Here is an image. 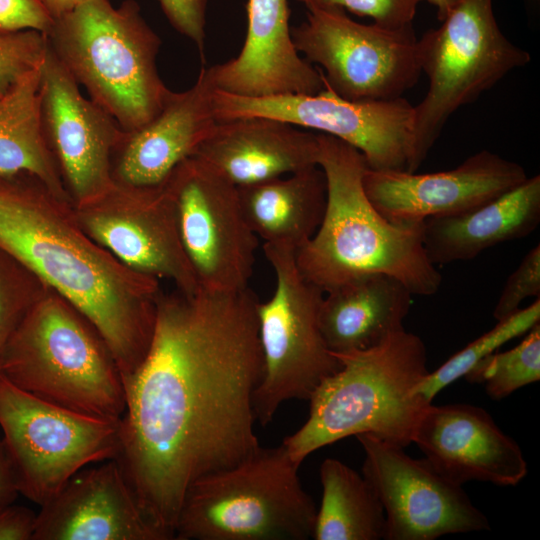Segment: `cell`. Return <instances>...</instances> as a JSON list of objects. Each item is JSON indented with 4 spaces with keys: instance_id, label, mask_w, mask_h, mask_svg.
<instances>
[{
    "instance_id": "e0dca14e",
    "label": "cell",
    "mask_w": 540,
    "mask_h": 540,
    "mask_svg": "<svg viewBox=\"0 0 540 540\" xmlns=\"http://www.w3.org/2000/svg\"><path fill=\"white\" fill-rule=\"evenodd\" d=\"M527 178L520 164L482 150L447 171L418 174L367 168L363 186L386 219L408 223L472 210Z\"/></svg>"
},
{
    "instance_id": "3957f363",
    "label": "cell",
    "mask_w": 540,
    "mask_h": 540,
    "mask_svg": "<svg viewBox=\"0 0 540 540\" xmlns=\"http://www.w3.org/2000/svg\"><path fill=\"white\" fill-rule=\"evenodd\" d=\"M317 137L326 207L317 231L296 252L300 272L324 293L359 276L386 274L412 295H434L442 276L424 248V221L386 219L365 193L363 154L333 136Z\"/></svg>"
},
{
    "instance_id": "5b68a950",
    "label": "cell",
    "mask_w": 540,
    "mask_h": 540,
    "mask_svg": "<svg viewBox=\"0 0 540 540\" xmlns=\"http://www.w3.org/2000/svg\"><path fill=\"white\" fill-rule=\"evenodd\" d=\"M45 35L64 68L125 132L163 107L171 90L157 68L161 40L135 0L117 8L110 0H86L53 20Z\"/></svg>"
},
{
    "instance_id": "83f0119b",
    "label": "cell",
    "mask_w": 540,
    "mask_h": 540,
    "mask_svg": "<svg viewBox=\"0 0 540 540\" xmlns=\"http://www.w3.org/2000/svg\"><path fill=\"white\" fill-rule=\"evenodd\" d=\"M539 320L540 298H536L528 307L497 321L491 330L456 352L436 370L428 372L415 386L414 393L432 403L443 388L465 376L480 360L506 342L528 332Z\"/></svg>"
},
{
    "instance_id": "603a6c76",
    "label": "cell",
    "mask_w": 540,
    "mask_h": 540,
    "mask_svg": "<svg viewBox=\"0 0 540 540\" xmlns=\"http://www.w3.org/2000/svg\"><path fill=\"white\" fill-rule=\"evenodd\" d=\"M540 222V176L463 213L424 221L423 244L432 264L470 260L500 243L531 234Z\"/></svg>"
},
{
    "instance_id": "277c9868",
    "label": "cell",
    "mask_w": 540,
    "mask_h": 540,
    "mask_svg": "<svg viewBox=\"0 0 540 540\" xmlns=\"http://www.w3.org/2000/svg\"><path fill=\"white\" fill-rule=\"evenodd\" d=\"M333 354L340 368L316 388L307 420L282 442L291 458L301 465L314 451L362 433L406 448L431 404L414 393L429 372L421 338L404 329L375 348Z\"/></svg>"
},
{
    "instance_id": "30bf717a",
    "label": "cell",
    "mask_w": 540,
    "mask_h": 540,
    "mask_svg": "<svg viewBox=\"0 0 540 540\" xmlns=\"http://www.w3.org/2000/svg\"><path fill=\"white\" fill-rule=\"evenodd\" d=\"M120 420L78 413L37 398L0 374V427L19 494L39 506L81 469L115 459Z\"/></svg>"
},
{
    "instance_id": "d590c367",
    "label": "cell",
    "mask_w": 540,
    "mask_h": 540,
    "mask_svg": "<svg viewBox=\"0 0 540 540\" xmlns=\"http://www.w3.org/2000/svg\"><path fill=\"white\" fill-rule=\"evenodd\" d=\"M37 512L13 503L0 509V540H32Z\"/></svg>"
},
{
    "instance_id": "9a60e30c",
    "label": "cell",
    "mask_w": 540,
    "mask_h": 540,
    "mask_svg": "<svg viewBox=\"0 0 540 540\" xmlns=\"http://www.w3.org/2000/svg\"><path fill=\"white\" fill-rule=\"evenodd\" d=\"M83 230L131 269L192 294L200 286L184 250L172 201L163 185L114 183L73 205Z\"/></svg>"
},
{
    "instance_id": "ffe728a7",
    "label": "cell",
    "mask_w": 540,
    "mask_h": 540,
    "mask_svg": "<svg viewBox=\"0 0 540 540\" xmlns=\"http://www.w3.org/2000/svg\"><path fill=\"white\" fill-rule=\"evenodd\" d=\"M247 32L237 57L210 66L218 90L245 97L315 94L323 74L295 48L288 0H248Z\"/></svg>"
},
{
    "instance_id": "44dd1931",
    "label": "cell",
    "mask_w": 540,
    "mask_h": 540,
    "mask_svg": "<svg viewBox=\"0 0 540 540\" xmlns=\"http://www.w3.org/2000/svg\"><path fill=\"white\" fill-rule=\"evenodd\" d=\"M216 89L210 67L203 66L189 89L170 91L149 122L124 132L113 157V181L133 186L161 185L180 162L194 154L218 123L213 110Z\"/></svg>"
},
{
    "instance_id": "ba28073f",
    "label": "cell",
    "mask_w": 540,
    "mask_h": 540,
    "mask_svg": "<svg viewBox=\"0 0 540 540\" xmlns=\"http://www.w3.org/2000/svg\"><path fill=\"white\" fill-rule=\"evenodd\" d=\"M421 71L429 81L414 106L418 157L423 162L450 116L509 72L527 65L528 51L500 30L492 0H459L436 29L419 38Z\"/></svg>"
},
{
    "instance_id": "8d00e7d4",
    "label": "cell",
    "mask_w": 540,
    "mask_h": 540,
    "mask_svg": "<svg viewBox=\"0 0 540 540\" xmlns=\"http://www.w3.org/2000/svg\"><path fill=\"white\" fill-rule=\"evenodd\" d=\"M19 494L14 470L2 439H0V509L13 503Z\"/></svg>"
},
{
    "instance_id": "4dcf8cb0",
    "label": "cell",
    "mask_w": 540,
    "mask_h": 540,
    "mask_svg": "<svg viewBox=\"0 0 540 540\" xmlns=\"http://www.w3.org/2000/svg\"><path fill=\"white\" fill-rule=\"evenodd\" d=\"M47 50V37L40 31L0 34V95L24 75L41 67Z\"/></svg>"
},
{
    "instance_id": "74e56055",
    "label": "cell",
    "mask_w": 540,
    "mask_h": 540,
    "mask_svg": "<svg viewBox=\"0 0 540 540\" xmlns=\"http://www.w3.org/2000/svg\"><path fill=\"white\" fill-rule=\"evenodd\" d=\"M52 20L71 12L86 0H41Z\"/></svg>"
},
{
    "instance_id": "f1b7e54d",
    "label": "cell",
    "mask_w": 540,
    "mask_h": 540,
    "mask_svg": "<svg viewBox=\"0 0 540 540\" xmlns=\"http://www.w3.org/2000/svg\"><path fill=\"white\" fill-rule=\"evenodd\" d=\"M471 383L484 384L487 394L500 400L517 389L540 379V324L514 348L491 353L480 360L466 375Z\"/></svg>"
},
{
    "instance_id": "484cf974",
    "label": "cell",
    "mask_w": 540,
    "mask_h": 540,
    "mask_svg": "<svg viewBox=\"0 0 540 540\" xmlns=\"http://www.w3.org/2000/svg\"><path fill=\"white\" fill-rule=\"evenodd\" d=\"M40 78L41 67L0 95V175L29 173L72 202L44 134Z\"/></svg>"
},
{
    "instance_id": "d6986e66",
    "label": "cell",
    "mask_w": 540,
    "mask_h": 540,
    "mask_svg": "<svg viewBox=\"0 0 540 540\" xmlns=\"http://www.w3.org/2000/svg\"><path fill=\"white\" fill-rule=\"evenodd\" d=\"M32 540H165L115 459L78 471L40 506Z\"/></svg>"
},
{
    "instance_id": "4fadbf2b",
    "label": "cell",
    "mask_w": 540,
    "mask_h": 540,
    "mask_svg": "<svg viewBox=\"0 0 540 540\" xmlns=\"http://www.w3.org/2000/svg\"><path fill=\"white\" fill-rule=\"evenodd\" d=\"M162 185L200 288H248L259 239L244 216L238 187L194 155L180 162Z\"/></svg>"
},
{
    "instance_id": "d6a6232c",
    "label": "cell",
    "mask_w": 540,
    "mask_h": 540,
    "mask_svg": "<svg viewBox=\"0 0 540 540\" xmlns=\"http://www.w3.org/2000/svg\"><path fill=\"white\" fill-rule=\"evenodd\" d=\"M529 297L540 298V245L533 247L521 260L519 266L508 277L493 310L497 321L503 320L518 310Z\"/></svg>"
},
{
    "instance_id": "6da1fadb",
    "label": "cell",
    "mask_w": 540,
    "mask_h": 540,
    "mask_svg": "<svg viewBox=\"0 0 540 540\" xmlns=\"http://www.w3.org/2000/svg\"><path fill=\"white\" fill-rule=\"evenodd\" d=\"M259 299L199 288L160 291L149 349L122 378L115 460L150 522L174 539L187 489L259 448L253 396L262 375Z\"/></svg>"
},
{
    "instance_id": "7402d4cb",
    "label": "cell",
    "mask_w": 540,
    "mask_h": 540,
    "mask_svg": "<svg viewBox=\"0 0 540 540\" xmlns=\"http://www.w3.org/2000/svg\"><path fill=\"white\" fill-rule=\"evenodd\" d=\"M317 133L267 117L218 121L194 156L237 187L318 166Z\"/></svg>"
},
{
    "instance_id": "9c48e42d",
    "label": "cell",
    "mask_w": 540,
    "mask_h": 540,
    "mask_svg": "<svg viewBox=\"0 0 540 540\" xmlns=\"http://www.w3.org/2000/svg\"><path fill=\"white\" fill-rule=\"evenodd\" d=\"M275 275V288L258 302V337L262 375L253 396L255 419L263 426L282 403L309 400L320 383L340 368L319 328L324 292L307 280L296 262V251L263 244Z\"/></svg>"
},
{
    "instance_id": "cb8c5ba5",
    "label": "cell",
    "mask_w": 540,
    "mask_h": 540,
    "mask_svg": "<svg viewBox=\"0 0 540 540\" xmlns=\"http://www.w3.org/2000/svg\"><path fill=\"white\" fill-rule=\"evenodd\" d=\"M412 294L398 279L368 274L324 293L319 328L332 353L375 348L404 330Z\"/></svg>"
},
{
    "instance_id": "f35d334b",
    "label": "cell",
    "mask_w": 540,
    "mask_h": 540,
    "mask_svg": "<svg viewBox=\"0 0 540 540\" xmlns=\"http://www.w3.org/2000/svg\"><path fill=\"white\" fill-rule=\"evenodd\" d=\"M427 1L437 9V17L442 21L449 11L456 5L459 0H421Z\"/></svg>"
},
{
    "instance_id": "f546056e",
    "label": "cell",
    "mask_w": 540,
    "mask_h": 540,
    "mask_svg": "<svg viewBox=\"0 0 540 540\" xmlns=\"http://www.w3.org/2000/svg\"><path fill=\"white\" fill-rule=\"evenodd\" d=\"M46 286L0 248V365L18 325Z\"/></svg>"
},
{
    "instance_id": "836d02e7",
    "label": "cell",
    "mask_w": 540,
    "mask_h": 540,
    "mask_svg": "<svg viewBox=\"0 0 540 540\" xmlns=\"http://www.w3.org/2000/svg\"><path fill=\"white\" fill-rule=\"evenodd\" d=\"M171 26L192 41L204 59L208 0H158Z\"/></svg>"
},
{
    "instance_id": "7c38bea8",
    "label": "cell",
    "mask_w": 540,
    "mask_h": 540,
    "mask_svg": "<svg viewBox=\"0 0 540 540\" xmlns=\"http://www.w3.org/2000/svg\"><path fill=\"white\" fill-rule=\"evenodd\" d=\"M291 35L303 58L321 67L325 84L349 100L402 97L422 73L412 25L362 24L339 8L313 9Z\"/></svg>"
},
{
    "instance_id": "ac0fdd59",
    "label": "cell",
    "mask_w": 540,
    "mask_h": 540,
    "mask_svg": "<svg viewBox=\"0 0 540 540\" xmlns=\"http://www.w3.org/2000/svg\"><path fill=\"white\" fill-rule=\"evenodd\" d=\"M412 442L440 475L460 486L469 481L514 486L527 473L518 444L481 407L429 404Z\"/></svg>"
},
{
    "instance_id": "8992f818",
    "label": "cell",
    "mask_w": 540,
    "mask_h": 540,
    "mask_svg": "<svg viewBox=\"0 0 540 540\" xmlns=\"http://www.w3.org/2000/svg\"><path fill=\"white\" fill-rule=\"evenodd\" d=\"M0 374L49 403L93 417L120 420L122 375L92 325L46 287L4 351Z\"/></svg>"
},
{
    "instance_id": "8fae6325",
    "label": "cell",
    "mask_w": 540,
    "mask_h": 540,
    "mask_svg": "<svg viewBox=\"0 0 540 540\" xmlns=\"http://www.w3.org/2000/svg\"><path fill=\"white\" fill-rule=\"evenodd\" d=\"M213 110L217 121L267 117L333 136L360 151L371 170L416 172L422 164L414 106L403 97L349 100L325 82L315 94L245 97L216 89Z\"/></svg>"
},
{
    "instance_id": "52a82bcc",
    "label": "cell",
    "mask_w": 540,
    "mask_h": 540,
    "mask_svg": "<svg viewBox=\"0 0 540 540\" xmlns=\"http://www.w3.org/2000/svg\"><path fill=\"white\" fill-rule=\"evenodd\" d=\"M300 465L281 443L195 481L175 526L177 540H307L317 509L303 489Z\"/></svg>"
},
{
    "instance_id": "4316f807",
    "label": "cell",
    "mask_w": 540,
    "mask_h": 540,
    "mask_svg": "<svg viewBox=\"0 0 540 540\" xmlns=\"http://www.w3.org/2000/svg\"><path fill=\"white\" fill-rule=\"evenodd\" d=\"M322 501L316 513L315 540H379L385 513L367 480L345 463L325 459L320 466Z\"/></svg>"
},
{
    "instance_id": "d4e9b609",
    "label": "cell",
    "mask_w": 540,
    "mask_h": 540,
    "mask_svg": "<svg viewBox=\"0 0 540 540\" xmlns=\"http://www.w3.org/2000/svg\"><path fill=\"white\" fill-rule=\"evenodd\" d=\"M238 192L258 239L296 252L315 234L326 207V180L319 166L238 187Z\"/></svg>"
},
{
    "instance_id": "e575fe53",
    "label": "cell",
    "mask_w": 540,
    "mask_h": 540,
    "mask_svg": "<svg viewBox=\"0 0 540 540\" xmlns=\"http://www.w3.org/2000/svg\"><path fill=\"white\" fill-rule=\"evenodd\" d=\"M52 23L41 0H0V34L22 30L46 34Z\"/></svg>"
},
{
    "instance_id": "1f68e13d",
    "label": "cell",
    "mask_w": 540,
    "mask_h": 540,
    "mask_svg": "<svg viewBox=\"0 0 540 540\" xmlns=\"http://www.w3.org/2000/svg\"><path fill=\"white\" fill-rule=\"evenodd\" d=\"M307 10L339 8L358 16L371 18L383 27L401 28L412 25L421 0H297Z\"/></svg>"
},
{
    "instance_id": "5bb4252c",
    "label": "cell",
    "mask_w": 540,
    "mask_h": 540,
    "mask_svg": "<svg viewBox=\"0 0 540 540\" xmlns=\"http://www.w3.org/2000/svg\"><path fill=\"white\" fill-rule=\"evenodd\" d=\"M365 459L363 477L385 513L386 540H433L447 534L489 530L485 515L462 486L440 475L429 462L375 435H356Z\"/></svg>"
},
{
    "instance_id": "7a4b0ae2",
    "label": "cell",
    "mask_w": 540,
    "mask_h": 540,
    "mask_svg": "<svg viewBox=\"0 0 540 540\" xmlns=\"http://www.w3.org/2000/svg\"><path fill=\"white\" fill-rule=\"evenodd\" d=\"M0 248L81 313L122 377L136 370L153 335L158 279L94 241L73 203L29 173L0 175Z\"/></svg>"
},
{
    "instance_id": "2e32d148",
    "label": "cell",
    "mask_w": 540,
    "mask_h": 540,
    "mask_svg": "<svg viewBox=\"0 0 540 540\" xmlns=\"http://www.w3.org/2000/svg\"><path fill=\"white\" fill-rule=\"evenodd\" d=\"M40 96L44 134L73 205L99 196L114 183L113 157L125 131L83 96L49 45L41 66Z\"/></svg>"
}]
</instances>
